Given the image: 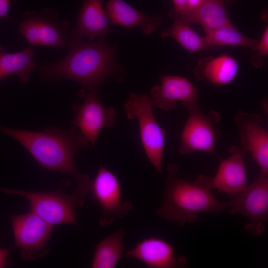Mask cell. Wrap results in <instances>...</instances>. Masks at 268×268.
<instances>
[{
  "instance_id": "23",
  "label": "cell",
  "mask_w": 268,
  "mask_h": 268,
  "mask_svg": "<svg viewBox=\"0 0 268 268\" xmlns=\"http://www.w3.org/2000/svg\"><path fill=\"white\" fill-rule=\"evenodd\" d=\"M207 42L214 48L232 46L249 48L255 51L259 40L248 37L236 29L233 24L225 25L205 32Z\"/></svg>"
},
{
  "instance_id": "1",
  "label": "cell",
  "mask_w": 268,
  "mask_h": 268,
  "mask_svg": "<svg viewBox=\"0 0 268 268\" xmlns=\"http://www.w3.org/2000/svg\"><path fill=\"white\" fill-rule=\"evenodd\" d=\"M0 131L20 143L43 167L64 173L75 180L76 189L87 195L91 179L77 169L75 154L88 146V140L73 126L67 130L48 128L42 132L17 130L0 126Z\"/></svg>"
},
{
  "instance_id": "2",
  "label": "cell",
  "mask_w": 268,
  "mask_h": 268,
  "mask_svg": "<svg viewBox=\"0 0 268 268\" xmlns=\"http://www.w3.org/2000/svg\"><path fill=\"white\" fill-rule=\"evenodd\" d=\"M67 55L60 61L39 67L41 77L47 81L68 78L79 83L86 90H98L110 76L122 80V67L116 61L114 47L103 37L71 43Z\"/></svg>"
},
{
  "instance_id": "15",
  "label": "cell",
  "mask_w": 268,
  "mask_h": 268,
  "mask_svg": "<svg viewBox=\"0 0 268 268\" xmlns=\"http://www.w3.org/2000/svg\"><path fill=\"white\" fill-rule=\"evenodd\" d=\"M160 84L150 90L153 106L166 111L174 108L179 101L184 105L198 102L197 89L187 78L162 74Z\"/></svg>"
},
{
  "instance_id": "12",
  "label": "cell",
  "mask_w": 268,
  "mask_h": 268,
  "mask_svg": "<svg viewBox=\"0 0 268 268\" xmlns=\"http://www.w3.org/2000/svg\"><path fill=\"white\" fill-rule=\"evenodd\" d=\"M234 119L239 131L242 149L250 152L260 173L268 175V133L262 125L261 116L239 110Z\"/></svg>"
},
{
  "instance_id": "7",
  "label": "cell",
  "mask_w": 268,
  "mask_h": 268,
  "mask_svg": "<svg viewBox=\"0 0 268 268\" xmlns=\"http://www.w3.org/2000/svg\"><path fill=\"white\" fill-rule=\"evenodd\" d=\"M226 204L229 215L240 214L248 219L244 228L250 235L263 234L268 220V175L260 173L256 180Z\"/></svg>"
},
{
  "instance_id": "27",
  "label": "cell",
  "mask_w": 268,
  "mask_h": 268,
  "mask_svg": "<svg viewBox=\"0 0 268 268\" xmlns=\"http://www.w3.org/2000/svg\"><path fill=\"white\" fill-rule=\"evenodd\" d=\"M12 249L13 247L0 248V268H5L10 265L11 262L7 260V257Z\"/></svg>"
},
{
  "instance_id": "11",
  "label": "cell",
  "mask_w": 268,
  "mask_h": 268,
  "mask_svg": "<svg viewBox=\"0 0 268 268\" xmlns=\"http://www.w3.org/2000/svg\"><path fill=\"white\" fill-rule=\"evenodd\" d=\"M78 96L83 102L81 105H73L75 116L72 124L94 146L101 130L114 126L115 111L113 107H105L101 103L97 91L82 89Z\"/></svg>"
},
{
  "instance_id": "14",
  "label": "cell",
  "mask_w": 268,
  "mask_h": 268,
  "mask_svg": "<svg viewBox=\"0 0 268 268\" xmlns=\"http://www.w3.org/2000/svg\"><path fill=\"white\" fill-rule=\"evenodd\" d=\"M228 151L230 155L222 160L214 177L211 178V189L225 193L231 197L243 191L248 186L245 151L232 145Z\"/></svg>"
},
{
  "instance_id": "6",
  "label": "cell",
  "mask_w": 268,
  "mask_h": 268,
  "mask_svg": "<svg viewBox=\"0 0 268 268\" xmlns=\"http://www.w3.org/2000/svg\"><path fill=\"white\" fill-rule=\"evenodd\" d=\"M57 11L46 8L39 12L28 11L23 15L19 31L32 46L68 47L70 25L67 21L59 20Z\"/></svg>"
},
{
  "instance_id": "25",
  "label": "cell",
  "mask_w": 268,
  "mask_h": 268,
  "mask_svg": "<svg viewBox=\"0 0 268 268\" xmlns=\"http://www.w3.org/2000/svg\"><path fill=\"white\" fill-rule=\"evenodd\" d=\"M173 7L168 12L169 16L175 18L181 16L185 12L187 4V0H172Z\"/></svg>"
},
{
  "instance_id": "8",
  "label": "cell",
  "mask_w": 268,
  "mask_h": 268,
  "mask_svg": "<svg viewBox=\"0 0 268 268\" xmlns=\"http://www.w3.org/2000/svg\"><path fill=\"white\" fill-rule=\"evenodd\" d=\"M189 113L183 129L178 151L181 155L204 151L216 154L215 144L221 132L214 124L220 120L219 114L212 111L203 113L198 102L184 105Z\"/></svg>"
},
{
  "instance_id": "10",
  "label": "cell",
  "mask_w": 268,
  "mask_h": 268,
  "mask_svg": "<svg viewBox=\"0 0 268 268\" xmlns=\"http://www.w3.org/2000/svg\"><path fill=\"white\" fill-rule=\"evenodd\" d=\"M11 222L15 246L23 260H34L48 253L47 243L54 226L32 211L12 215Z\"/></svg>"
},
{
  "instance_id": "9",
  "label": "cell",
  "mask_w": 268,
  "mask_h": 268,
  "mask_svg": "<svg viewBox=\"0 0 268 268\" xmlns=\"http://www.w3.org/2000/svg\"><path fill=\"white\" fill-rule=\"evenodd\" d=\"M89 193L100 208L99 223L102 227H108L115 220L123 218L133 208L130 201L123 200L118 177L102 165L94 179H91Z\"/></svg>"
},
{
  "instance_id": "20",
  "label": "cell",
  "mask_w": 268,
  "mask_h": 268,
  "mask_svg": "<svg viewBox=\"0 0 268 268\" xmlns=\"http://www.w3.org/2000/svg\"><path fill=\"white\" fill-rule=\"evenodd\" d=\"M191 26L199 24L204 32L232 24L226 12L224 0H205L192 13L177 18Z\"/></svg>"
},
{
  "instance_id": "28",
  "label": "cell",
  "mask_w": 268,
  "mask_h": 268,
  "mask_svg": "<svg viewBox=\"0 0 268 268\" xmlns=\"http://www.w3.org/2000/svg\"><path fill=\"white\" fill-rule=\"evenodd\" d=\"M14 0H0V18H9L8 10L11 2Z\"/></svg>"
},
{
  "instance_id": "21",
  "label": "cell",
  "mask_w": 268,
  "mask_h": 268,
  "mask_svg": "<svg viewBox=\"0 0 268 268\" xmlns=\"http://www.w3.org/2000/svg\"><path fill=\"white\" fill-rule=\"evenodd\" d=\"M124 235V229L120 228L98 243L95 247L91 268H115L125 251Z\"/></svg>"
},
{
  "instance_id": "5",
  "label": "cell",
  "mask_w": 268,
  "mask_h": 268,
  "mask_svg": "<svg viewBox=\"0 0 268 268\" xmlns=\"http://www.w3.org/2000/svg\"><path fill=\"white\" fill-rule=\"evenodd\" d=\"M152 106L147 94L135 93L130 94L124 104L127 118L138 121L140 140L146 157L157 172L162 174L166 132L157 123Z\"/></svg>"
},
{
  "instance_id": "16",
  "label": "cell",
  "mask_w": 268,
  "mask_h": 268,
  "mask_svg": "<svg viewBox=\"0 0 268 268\" xmlns=\"http://www.w3.org/2000/svg\"><path fill=\"white\" fill-rule=\"evenodd\" d=\"M110 26L101 0H84L76 24L70 30L69 45L84 37L90 41L98 37H103Z\"/></svg>"
},
{
  "instance_id": "26",
  "label": "cell",
  "mask_w": 268,
  "mask_h": 268,
  "mask_svg": "<svg viewBox=\"0 0 268 268\" xmlns=\"http://www.w3.org/2000/svg\"><path fill=\"white\" fill-rule=\"evenodd\" d=\"M205 0H187V4L186 10L183 14L178 18L187 15L197 10Z\"/></svg>"
},
{
  "instance_id": "18",
  "label": "cell",
  "mask_w": 268,
  "mask_h": 268,
  "mask_svg": "<svg viewBox=\"0 0 268 268\" xmlns=\"http://www.w3.org/2000/svg\"><path fill=\"white\" fill-rule=\"evenodd\" d=\"M239 70L237 60L228 55L201 59L194 67L197 80L206 79L215 85L227 84L236 76Z\"/></svg>"
},
{
  "instance_id": "24",
  "label": "cell",
  "mask_w": 268,
  "mask_h": 268,
  "mask_svg": "<svg viewBox=\"0 0 268 268\" xmlns=\"http://www.w3.org/2000/svg\"><path fill=\"white\" fill-rule=\"evenodd\" d=\"M256 53L250 59L251 65L256 68L262 67L264 64V58L268 55V26L266 27L255 50Z\"/></svg>"
},
{
  "instance_id": "29",
  "label": "cell",
  "mask_w": 268,
  "mask_h": 268,
  "mask_svg": "<svg viewBox=\"0 0 268 268\" xmlns=\"http://www.w3.org/2000/svg\"><path fill=\"white\" fill-rule=\"evenodd\" d=\"M225 0L228 4H230L231 3H232L233 1H234L235 0Z\"/></svg>"
},
{
  "instance_id": "17",
  "label": "cell",
  "mask_w": 268,
  "mask_h": 268,
  "mask_svg": "<svg viewBox=\"0 0 268 268\" xmlns=\"http://www.w3.org/2000/svg\"><path fill=\"white\" fill-rule=\"evenodd\" d=\"M105 11L111 24L128 28L141 27L144 34L152 33L162 23L160 16L144 14L123 0H109Z\"/></svg>"
},
{
  "instance_id": "13",
  "label": "cell",
  "mask_w": 268,
  "mask_h": 268,
  "mask_svg": "<svg viewBox=\"0 0 268 268\" xmlns=\"http://www.w3.org/2000/svg\"><path fill=\"white\" fill-rule=\"evenodd\" d=\"M174 247L159 237H149L139 241L127 252V256L137 259L148 268H178L187 266L183 256H176Z\"/></svg>"
},
{
  "instance_id": "3",
  "label": "cell",
  "mask_w": 268,
  "mask_h": 268,
  "mask_svg": "<svg viewBox=\"0 0 268 268\" xmlns=\"http://www.w3.org/2000/svg\"><path fill=\"white\" fill-rule=\"evenodd\" d=\"M167 171L161 205L156 209L159 216L183 226L195 223L201 213L219 214L225 210L226 202L211 192V177L200 175L192 182L186 181L178 176L176 163L170 164Z\"/></svg>"
},
{
  "instance_id": "19",
  "label": "cell",
  "mask_w": 268,
  "mask_h": 268,
  "mask_svg": "<svg viewBox=\"0 0 268 268\" xmlns=\"http://www.w3.org/2000/svg\"><path fill=\"white\" fill-rule=\"evenodd\" d=\"M38 68L32 47L19 52L9 53L0 46V80L16 74L21 82L26 83L29 81L30 75Z\"/></svg>"
},
{
  "instance_id": "22",
  "label": "cell",
  "mask_w": 268,
  "mask_h": 268,
  "mask_svg": "<svg viewBox=\"0 0 268 268\" xmlns=\"http://www.w3.org/2000/svg\"><path fill=\"white\" fill-rule=\"evenodd\" d=\"M160 36L161 38H173L191 53L212 48L204 37L201 36L190 26L177 18H174L173 24L164 28Z\"/></svg>"
},
{
  "instance_id": "4",
  "label": "cell",
  "mask_w": 268,
  "mask_h": 268,
  "mask_svg": "<svg viewBox=\"0 0 268 268\" xmlns=\"http://www.w3.org/2000/svg\"><path fill=\"white\" fill-rule=\"evenodd\" d=\"M0 190L7 195L25 198L31 211L53 226L60 224L76 225V210L82 205L86 196L76 189L70 194L61 191L36 192L1 187Z\"/></svg>"
}]
</instances>
